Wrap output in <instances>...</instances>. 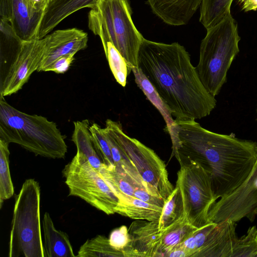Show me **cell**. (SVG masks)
I'll return each mask as SVG.
<instances>
[{
    "label": "cell",
    "instance_id": "f546056e",
    "mask_svg": "<svg viewBox=\"0 0 257 257\" xmlns=\"http://www.w3.org/2000/svg\"><path fill=\"white\" fill-rule=\"evenodd\" d=\"M89 130L95 148L102 163L108 167L114 166L111 152L103 128L98 124L93 123L89 126Z\"/></svg>",
    "mask_w": 257,
    "mask_h": 257
},
{
    "label": "cell",
    "instance_id": "e575fe53",
    "mask_svg": "<svg viewBox=\"0 0 257 257\" xmlns=\"http://www.w3.org/2000/svg\"><path fill=\"white\" fill-rule=\"evenodd\" d=\"M165 256L187 257L190 256L189 252L181 244H179L167 252Z\"/></svg>",
    "mask_w": 257,
    "mask_h": 257
},
{
    "label": "cell",
    "instance_id": "d4e9b609",
    "mask_svg": "<svg viewBox=\"0 0 257 257\" xmlns=\"http://www.w3.org/2000/svg\"><path fill=\"white\" fill-rule=\"evenodd\" d=\"M76 256L124 257V255L110 244L109 238L98 235L87 240L80 246Z\"/></svg>",
    "mask_w": 257,
    "mask_h": 257
},
{
    "label": "cell",
    "instance_id": "836d02e7",
    "mask_svg": "<svg viewBox=\"0 0 257 257\" xmlns=\"http://www.w3.org/2000/svg\"><path fill=\"white\" fill-rule=\"evenodd\" d=\"M33 15L44 14L51 0H23Z\"/></svg>",
    "mask_w": 257,
    "mask_h": 257
},
{
    "label": "cell",
    "instance_id": "f1b7e54d",
    "mask_svg": "<svg viewBox=\"0 0 257 257\" xmlns=\"http://www.w3.org/2000/svg\"><path fill=\"white\" fill-rule=\"evenodd\" d=\"M231 257H257V228L250 227L246 233L238 238Z\"/></svg>",
    "mask_w": 257,
    "mask_h": 257
},
{
    "label": "cell",
    "instance_id": "4fadbf2b",
    "mask_svg": "<svg viewBox=\"0 0 257 257\" xmlns=\"http://www.w3.org/2000/svg\"><path fill=\"white\" fill-rule=\"evenodd\" d=\"M128 231L131 244L127 257L162 256V232L158 221H135Z\"/></svg>",
    "mask_w": 257,
    "mask_h": 257
},
{
    "label": "cell",
    "instance_id": "8fae6325",
    "mask_svg": "<svg viewBox=\"0 0 257 257\" xmlns=\"http://www.w3.org/2000/svg\"><path fill=\"white\" fill-rule=\"evenodd\" d=\"M46 51L37 71H47L58 58L87 47V33L77 28L57 30L45 37Z\"/></svg>",
    "mask_w": 257,
    "mask_h": 257
},
{
    "label": "cell",
    "instance_id": "6da1fadb",
    "mask_svg": "<svg viewBox=\"0 0 257 257\" xmlns=\"http://www.w3.org/2000/svg\"><path fill=\"white\" fill-rule=\"evenodd\" d=\"M169 133L172 156L192 161L210 174L215 197L230 193L248 178L257 159V143L208 131L195 120L175 121Z\"/></svg>",
    "mask_w": 257,
    "mask_h": 257
},
{
    "label": "cell",
    "instance_id": "8d00e7d4",
    "mask_svg": "<svg viewBox=\"0 0 257 257\" xmlns=\"http://www.w3.org/2000/svg\"><path fill=\"white\" fill-rule=\"evenodd\" d=\"M254 184L255 186L257 188V178H256V179L255 180Z\"/></svg>",
    "mask_w": 257,
    "mask_h": 257
},
{
    "label": "cell",
    "instance_id": "7c38bea8",
    "mask_svg": "<svg viewBox=\"0 0 257 257\" xmlns=\"http://www.w3.org/2000/svg\"><path fill=\"white\" fill-rule=\"evenodd\" d=\"M43 16L32 15L23 0H0V19L9 22L23 41L37 39Z\"/></svg>",
    "mask_w": 257,
    "mask_h": 257
},
{
    "label": "cell",
    "instance_id": "5b68a950",
    "mask_svg": "<svg viewBox=\"0 0 257 257\" xmlns=\"http://www.w3.org/2000/svg\"><path fill=\"white\" fill-rule=\"evenodd\" d=\"M206 30L196 68L205 88L215 96L226 82L227 72L239 52L240 37L231 14Z\"/></svg>",
    "mask_w": 257,
    "mask_h": 257
},
{
    "label": "cell",
    "instance_id": "30bf717a",
    "mask_svg": "<svg viewBox=\"0 0 257 257\" xmlns=\"http://www.w3.org/2000/svg\"><path fill=\"white\" fill-rule=\"evenodd\" d=\"M46 39L24 41L22 50L4 82L0 85L1 96L17 93L37 71L46 51Z\"/></svg>",
    "mask_w": 257,
    "mask_h": 257
},
{
    "label": "cell",
    "instance_id": "603a6c76",
    "mask_svg": "<svg viewBox=\"0 0 257 257\" xmlns=\"http://www.w3.org/2000/svg\"><path fill=\"white\" fill-rule=\"evenodd\" d=\"M132 71L135 76L136 84L144 93L147 99L159 111L166 122L167 132L170 133L175 125V122L169 109L141 70L139 67H134L132 68Z\"/></svg>",
    "mask_w": 257,
    "mask_h": 257
},
{
    "label": "cell",
    "instance_id": "5bb4252c",
    "mask_svg": "<svg viewBox=\"0 0 257 257\" xmlns=\"http://www.w3.org/2000/svg\"><path fill=\"white\" fill-rule=\"evenodd\" d=\"M235 227L229 219L217 223L194 257H231L238 239Z\"/></svg>",
    "mask_w": 257,
    "mask_h": 257
},
{
    "label": "cell",
    "instance_id": "1f68e13d",
    "mask_svg": "<svg viewBox=\"0 0 257 257\" xmlns=\"http://www.w3.org/2000/svg\"><path fill=\"white\" fill-rule=\"evenodd\" d=\"M75 54H69L62 56L56 60L47 71H53L57 74L66 72L73 62Z\"/></svg>",
    "mask_w": 257,
    "mask_h": 257
},
{
    "label": "cell",
    "instance_id": "e0dca14e",
    "mask_svg": "<svg viewBox=\"0 0 257 257\" xmlns=\"http://www.w3.org/2000/svg\"><path fill=\"white\" fill-rule=\"evenodd\" d=\"M23 42L10 24L0 19V85L18 58Z\"/></svg>",
    "mask_w": 257,
    "mask_h": 257
},
{
    "label": "cell",
    "instance_id": "9a60e30c",
    "mask_svg": "<svg viewBox=\"0 0 257 257\" xmlns=\"http://www.w3.org/2000/svg\"><path fill=\"white\" fill-rule=\"evenodd\" d=\"M153 12L167 24H187L202 0H147Z\"/></svg>",
    "mask_w": 257,
    "mask_h": 257
},
{
    "label": "cell",
    "instance_id": "44dd1931",
    "mask_svg": "<svg viewBox=\"0 0 257 257\" xmlns=\"http://www.w3.org/2000/svg\"><path fill=\"white\" fill-rule=\"evenodd\" d=\"M74 126L72 141L75 145L77 151L81 153L90 164L100 172L104 164L95 148L89 130L88 120L74 121Z\"/></svg>",
    "mask_w": 257,
    "mask_h": 257
},
{
    "label": "cell",
    "instance_id": "ba28073f",
    "mask_svg": "<svg viewBox=\"0 0 257 257\" xmlns=\"http://www.w3.org/2000/svg\"><path fill=\"white\" fill-rule=\"evenodd\" d=\"M69 196L80 198L107 215L115 213L119 199L109 183L80 152L62 171Z\"/></svg>",
    "mask_w": 257,
    "mask_h": 257
},
{
    "label": "cell",
    "instance_id": "4316f807",
    "mask_svg": "<svg viewBox=\"0 0 257 257\" xmlns=\"http://www.w3.org/2000/svg\"><path fill=\"white\" fill-rule=\"evenodd\" d=\"M183 215L182 197L179 189L175 187L165 201L161 215L158 220L159 230L161 231L164 229Z\"/></svg>",
    "mask_w": 257,
    "mask_h": 257
},
{
    "label": "cell",
    "instance_id": "2e32d148",
    "mask_svg": "<svg viewBox=\"0 0 257 257\" xmlns=\"http://www.w3.org/2000/svg\"><path fill=\"white\" fill-rule=\"evenodd\" d=\"M98 0H51L40 24L37 39L48 35L63 20L83 8L91 9Z\"/></svg>",
    "mask_w": 257,
    "mask_h": 257
},
{
    "label": "cell",
    "instance_id": "277c9868",
    "mask_svg": "<svg viewBox=\"0 0 257 257\" xmlns=\"http://www.w3.org/2000/svg\"><path fill=\"white\" fill-rule=\"evenodd\" d=\"M128 0H98L88 15L89 29L99 37L103 47L111 42L125 59L129 74L138 67L140 46L144 39L132 19Z\"/></svg>",
    "mask_w": 257,
    "mask_h": 257
},
{
    "label": "cell",
    "instance_id": "74e56055",
    "mask_svg": "<svg viewBox=\"0 0 257 257\" xmlns=\"http://www.w3.org/2000/svg\"><path fill=\"white\" fill-rule=\"evenodd\" d=\"M256 163H257V159H256Z\"/></svg>",
    "mask_w": 257,
    "mask_h": 257
},
{
    "label": "cell",
    "instance_id": "4dcf8cb0",
    "mask_svg": "<svg viewBox=\"0 0 257 257\" xmlns=\"http://www.w3.org/2000/svg\"><path fill=\"white\" fill-rule=\"evenodd\" d=\"M110 244L115 249L123 252L124 257H127L131 244V237L128 228L122 225L113 229L110 233Z\"/></svg>",
    "mask_w": 257,
    "mask_h": 257
},
{
    "label": "cell",
    "instance_id": "7402d4cb",
    "mask_svg": "<svg viewBox=\"0 0 257 257\" xmlns=\"http://www.w3.org/2000/svg\"><path fill=\"white\" fill-rule=\"evenodd\" d=\"M198 228L190 224L183 215L161 230L162 256L184 242Z\"/></svg>",
    "mask_w": 257,
    "mask_h": 257
},
{
    "label": "cell",
    "instance_id": "ac0fdd59",
    "mask_svg": "<svg viewBox=\"0 0 257 257\" xmlns=\"http://www.w3.org/2000/svg\"><path fill=\"white\" fill-rule=\"evenodd\" d=\"M45 257H76L68 235L57 230L48 212L42 220Z\"/></svg>",
    "mask_w": 257,
    "mask_h": 257
},
{
    "label": "cell",
    "instance_id": "9c48e42d",
    "mask_svg": "<svg viewBox=\"0 0 257 257\" xmlns=\"http://www.w3.org/2000/svg\"><path fill=\"white\" fill-rule=\"evenodd\" d=\"M177 187L182 197L183 215L189 222L199 228L209 223V211L216 202L210 174L192 161L180 163Z\"/></svg>",
    "mask_w": 257,
    "mask_h": 257
},
{
    "label": "cell",
    "instance_id": "8992f818",
    "mask_svg": "<svg viewBox=\"0 0 257 257\" xmlns=\"http://www.w3.org/2000/svg\"><path fill=\"white\" fill-rule=\"evenodd\" d=\"M40 187L25 180L15 195L10 232L9 257H45L40 222Z\"/></svg>",
    "mask_w": 257,
    "mask_h": 257
},
{
    "label": "cell",
    "instance_id": "ffe728a7",
    "mask_svg": "<svg viewBox=\"0 0 257 257\" xmlns=\"http://www.w3.org/2000/svg\"><path fill=\"white\" fill-rule=\"evenodd\" d=\"M100 173L117 196H134L137 188L144 187L143 183L136 178L135 174L120 165L108 167L104 164Z\"/></svg>",
    "mask_w": 257,
    "mask_h": 257
},
{
    "label": "cell",
    "instance_id": "52a82bcc",
    "mask_svg": "<svg viewBox=\"0 0 257 257\" xmlns=\"http://www.w3.org/2000/svg\"><path fill=\"white\" fill-rule=\"evenodd\" d=\"M104 128L132 162L147 192L166 200L174 188L164 161L152 149L126 135L119 122L108 119Z\"/></svg>",
    "mask_w": 257,
    "mask_h": 257
},
{
    "label": "cell",
    "instance_id": "d590c367",
    "mask_svg": "<svg viewBox=\"0 0 257 257\" xmlns=\"http://www.w3.org/2000/svg\"><path fill=\"white\" fill-rule=\"evenodd\" d=\"M237 2L245 12L257 10V0H237Z\"/></svg>",
    "mask_w": 257,
    "mask_h": 257
},
{
    "label": "cell",
    "instance_id": "d6a6232c",
    "mask_svg": "<svg viewBox=\"0 0 257 257\" xmlns=\"http://www.w3.org/2000/svg\"><path fill=\"white\" fill-rule=\"evenodd\" d=\"M134 197L149 203L157 205L163 208L166 201L163 199L150 194L144 187L137 188L134 192Z\"/></svg>",
    "mask_w": 257,
    "mask_h": 257
},
{
    "label": "cell",
    "instance_id": "484cf974",
    "mask_svg": "<svg viewBox=\"0 0 257 257\" xmlns=\"http://www.w3.org/2000/svg\"><path fill=\"white\" fill-rule=\"evenodd\" d=\"M9 144L0 139V209L4 202L11 198L14 193L9 167Z\"/></svg>",
    "mask_w": 257,
    "mask_h": 257
},
{
    "label": "cell",
    "instance_id": "7a4b0ae2",
    "mask_svg": "<svg viewBox=\"0 0 257 257\" xmlns=\"http://www.w3.org/2000/svg\"><path fill=\"white\" fill-rule=\"evenodd\" d=\"M138 67L169 109L175 121L201 119L216 105L215 96L202 84L184 46L144 39Z\"/></svg>",
    "mask_w": 257,
    "mask_h": 257
},
{
    "label": "cell",
    "instance_id": "3957f363",
    "mask_svg": "<svg viewBox=\"0 0 257 257\" xmlns=\"http://www.w3.org/2000/svg\"><path fill=\"white\" fill-rule=\"evenodd\" d=\"M0 139L18 144L36 156L61 159L67 152L65 136L55 122L19 110L1 96Z\"/></svg>",
    "mask_w": 257,
    "mask_h": 257
},
{
    "label": "cell",
    "instance_id": "cb8c5ba5",
    "mask_svg": "<svg viewBox=\"0 0 257 257\" xmlns=\"http://www.w3.org/2000/svg\"><path fill=\"white\" fill-rule=\"evenodd\" d=\"M233 0H202L200 8V22L207 30L216 25L230 14Z\"/></svg>",
    "mask_w": 257,
    "mask_h": 257
},
{
    "label": "cell",
    "instance_id": "83f0119b",
    "mask_svg": "<svg viewBox=\"0 0 257 257\" xmlns=\"http://www.w3.org/2000/svg\"><path fill=\"white\" fill-rule=\"evenodd\" d=\"M103 49L114 78L120 85L124 87L129 74L125 59L111 42H108Z\"/></svg>",
    "mask_w": 257,
    "mask_h": 257
},
{
    "label": "cell",
    "instance_id": "d6986e66",
    "mask_svg": "<svg viewBox=\"0 0 257 257\" xmlns=\"http://www.w3.org/2000/svg\"><path fill=\"white\" fill-rule=\"evenodd\" d=\"M115 213L137 220L158 221L163 207L144 201L134 196H118Z\"/></svg>",
    "mask_w": 257,
    "mask_h": 257
}]
</instances>
